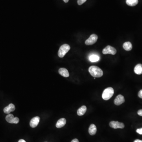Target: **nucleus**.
I'll use <instances>...</instances> for the list:
<instances>
[{"label":"nucleus","instance_id":"f257e3e1","mask_svg":"<svg viewBox=\"0 0 142 142\" xmlns=\"http://www.w3.org/2000/svg\"><path fill=\"white\" fill-rule=\"evenodd\" d=\"M89 71L91 75L94 78H100L103 75L102 70L97 66L92 65L90 67Z\"/></svg>","mask_w":142,"mask_h":142},{"label":"nucleus","instance_id":"f03ea898","mask_svg":"<svg viewBox=\"0 0 142 142\" xmlns=\"http://www.w3.org/2000/svg\"><path fill=\"white\" fill-rule=\"evenodd\" d=\"M114 93V91L112 87L106 88L103 92L102 95L103 99L105 100H108L113 96Z\"/></svg>","mask_w":142,"mask_h":142},{"label":"nucleus","instance_id":"7ed1b4c3","mask_svg":"<svg viewBox=\"0 0 142 142\" xmlns=\"http://www.w3.org/2000/svg\"><path fill=\"white\" fill-rule=\"evenodd\" d=\"M70 47L67 44L63 45L60 47L58 51V56L60 58H63L70 50Z\"/></svg>","mask_w":142,"mask_h":142},{"label":"nucleus","instance_id":"20e7f679","mask_svg":"<svg viewBox=\"0 0 142 142\" xmlns=\"http://www.w3.org/2000/svg\"><path fill=\"white\" fill-rule=\"evenodd\" d=\"M116 49L110 45H107L103 50L102 53L103 54H109L114 55L116 54Z\"/></svg>","mask_w":142,"mask_h":142},{"label":"nucleus","instance_id":"39448f33","mask_svg":"<svg viewBox=\"0 0 142 142\" xmlns=\"http://www.w3.org/2000/svg\"><path fill=\"white\" fill-rule=\"evenodd\" d=\"M98 36L96 34H92L91 35L89 38L85 41V44L87 45H92L94 44L97 42Z\"/></svg>","mask_w":142,"mask_h":142},{"label":"nucleus","instance_id":"423d86ee","mask_svg":"<svg viewBox=\"0 0 142 142\" xmlns=\"http://www.w3.org/2000/svg\"><path fill=\"white\" fill-rule=\"evenodd\" d=\"M109 125L111 127L114 129H123L125 126L124 124L123 123L120 122L118 121H111L109 123Z\"/></svg>","mask_w":142,"mask_h":142},{"label":"nucleus","instance_id":"0eeeda50","mask_svg":"<svg viewBox=\"0 0 142 142\" xmlns=\"http://www.w3.org/2000/svg\"><path fill=\"white\" fill-rule=\"evenodd\" d=\"M40 121V118L39 116H35L31 120L30 122V125L32 128H35L38 126Z\"/></svg>","mask_w":142,"mask_h":142},{"label":"nucleus","instance_id":"6e6552de","mask_svg":"<svg viewBox=\"0 0 142 142\" xmlns=\"http://www.w3.org/2000/svg\"><path fill=\"white\" fill-rule=\"evenodd\" d=\"M124 102V96L121 94L118 95L114 100V103L116 105H120Z\"/></svg>","mask_w":142,"mask_h":142},{"label":"nucleus","instance_id":"1a4fd4ad","mask_svg":"<svg viewBox=\"0 0 142 142\" xmlns=\"http://www.w3.org/2000/svg\"><path fill=\"white\" fill-rule=\"evenodd\" d=\"M16 107L15 105L12 103H10L8 106H7L4 108L3 111L5 113L9 114L12 112L14 111Z\"/></svg>","mask_w":142,"mask_h":142},{"label":"nucleus","instance_id":"9d476101","mask_svg":"<svg viewBox=\"0 0 142 142\" xmlns=\"http://www.w3.org/2000/svg\"><path fill=\"white\" fill-rule=\"evenodd\" d=\"M66 122V120L65 118H60L57 121L56 124V126L58 128H61L65 125Z\"/></svg>","mask_w":142,"mask_h":142},{"label":"nucleus","instance_id":"9b49d317","mask_svg":"<svg viewBox=\"0 0 142 142\" xmlns=\"http://www.w3.org/2000/svg\"><path fill=\"white\" fill-rule=\"evenodd\" d=\"M58 72L60 75L63 77L67 78L69 76V73L68 72V70L65 68H60L58 70Z\"/></svg>","mask_w":142,"mask_h":142},{"label":"nucleus","instance_id":"f8f14e48","mask_svg":"<svg viewBox=\"0 0 142 142\" xmlns=\"http://www.w3.org/2000/svg\"><path fill=\"white\" fill-rule=\"evenodd\" d=\"M97 131V128L94 124H91L89 129V132L90 135H95Z\"/></svg>","mask_w":142,"mask_h":142},{"label":"nucleus","instance_id":"ddd939ff","mask_svg":"<svg viewBox=\"0 0 142 142\" xmlns=\"http://www.w3.org/2000/svg\"><path fill=\"white\" fill-rule=\"evenodd\" d=\"M134 72L137 75H140L142 74V64H138L135 66L134 69Z\"/></svg>","mask_w":142,"mask_h":142},{"label":"nucleus","instance_id":"4468645a","mask_svg":"<svg viewBox=\"0 0 142 142\" xmlns=\"http://www.w3.org/2000/svg\"><path fill=\"white\" fill-rule=\"evenodd\" d=\"M87 110V108L86 106L83 105L82 106L78 109V111H77L78 115L80 116L83 115L86 113Z\"/></svg>","mask_w":142,"mask_h":142},{"label":"nucleus","instance_id":"2eb2a0df","mask_svg":"<svg viewBox=\"0 0 142 142\" xmlns=\"http://www.w3.org/2000/svg\"><path fill=\"white\" fill-rule=\"evenodd\" d=\"M123 47L126 51H131L132 49V44L129 42H125L123 45Z\"/></svg>","mask_w":142,"mask_h":142},{"label":"nucleus","instance_id":"dca6fc26","mask_svg":"<svg viewBox=\"0 0 142 142\" xmlns=\"http://www.w3.org/2000/svg\"><path fill=\"white\" fill-rule=\"evenodd\" d=\"M138 0H126V3L128 6L134 7L137 5L138 3Z\"/></svg>","mask_w":142,"mask_h":142},{"label":"nucleus","instance_id":"f3484780","mask_svg":"<svg viewBox=\"0 0 142 142\" xmlns=\"http://www.w3.org/2000/svg\"><path fill=\"white\" fill-rule=\"evenodd\" d=\"M14 116L13 114H8L6 116V120L7 122L10 123V124H13V121L14 118Z\"/></svg>","mask_w":142,"mask_h":142},{"label":"nucleus","instance_id":"a211bd4d","mask_svg":"<svg viewBox=\"0 0 142 142\" xmlns=\"http://www.w3.org/2000/svg\"><path fill=\"white\" fill-rule=\"evenodd\" d=\"M99 59L100 58H99V56L96 55H94V54L91 55L89 57L90 60L93 62H97L99 60Z\"/></svg>","mask_w":142,"mask_h":142},{"label":"nucleus","instance_id":"6ab92c4d","mask_svg":"<svg viewBox=\"0 0 142 142\" xmlns=\"http://www.w3.org/2000/svg\"><path fill=\"white\" fill-rule=\"evenodd\" d=\"M20 121V119L17 117H14V120L13 121V124H18Z\"/></svg>","mask_w":142,"mask_h":142},{"label":"nucleus","instance_id":"aec40b11","mask_svg":"<svg viewBox=\"0 0 142 142\" xmlns=\"http://www.w3.org/2000/svg\"><path fill=\"white\" fill-rule=\"evenodd\" d=\"M87 0H78V3L79 5H81L85 3Z\"/></svg>","mask_w":142,"mask_h":142},{"label":"nucleus","instance_id":"412c9836","mask_svg":"<svg viewBox=\"0 0 142 142\" xmlns=\"http://www.w3.org/2000/svg\"><path fill=\"white\" fill-rule=\"evenodd\" d=\"M136 132L140 135H142V128L137 129L136 130Z\"/></svg>","mask_w":142,"mask_h":142},{"label":"nucleus","instance_id":"4be33fe9","mask_svg":"<svg viewBox=\"0 0 142 142\" xmlns=\"http://www.w3.org/2000/svg\"><path fill=\"white\" fill-rule=\"evenodd\" d=\"M138 95V96L139 98H142V89L139 91Z\"/></svg>","mask_w":142,"mask_h":142},{"label":"nucleus","instance_id":"5701e85b","mask_svg":"<svg viewBox=\"0 0 142 142\" xmlns=\"http://www.w3.org/2000/svg\"><path fill=\"white\" fill-rule=\"evenodd\" d=\"M137 114L138 115L142 116V109L138 110L137 112Z\"/></svg>","mask_w":142,"mask_h":142},{"label":"nucleus","instance_id":"b1692460","mask_svg":"<svg viewBox=\"0 0 142 142\" xmlns=\"http://www.w3.org/2000/svg\"><path fill=\"white\" fill-rule=\"evenodd\" d=\"M71 142H79L77 138H75V139H73L72 141H71Z\"/></svg>","mask_w":142,"mask_h":142},{"label":"nucleus","instance_id":"393cba45","mask_svg":"<svg viewBox=\"0 0 142 142\" xmlns=\"http://www.w3.org/2000/svg\"><path fill=\"white\" fill-rule=\"evenodd\" d=\"M134 142H142V140H140L139 139H136L135 140H134Z\"/></svg>","mask_w":142,"mask_h":142},{"label":"nucleus","instance_id":"a878e982","mask_svg":"<svg viewBox=\"0 0 142 142\" xmlns=\"http://www.w3.org/2000/svg\"><path fill=\"white\" fill-rule=\"evenodd\" d=\"M18 142H26V141L23 139H20V140H19Z\"/></svg>","mask_w":142,"mask_h":142},{"label":"nucleus","instance_id":"bb28decb","mask_svg":"<svg viewBox=\"0 0 142 142\" xmlns=\"http://www.w3.org/2000/svg\"><path fill=\"white\" fill-rule=\"evenodd\" d=\"M64 1V2L65 3H67V2L69 1V0H63Z\"/></svg>","mask_w":142,"mask_h":142},{"label":"nucleus","instance_id":"cd10ccee","mask_svg":"<svg viewBox=\"0 0 142 142\" xmlns=\"http://www.w3.org/2000/svg\"></svg>","mask_w":142,"mask_h":142}]
</instances>
